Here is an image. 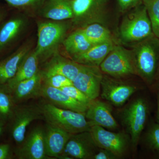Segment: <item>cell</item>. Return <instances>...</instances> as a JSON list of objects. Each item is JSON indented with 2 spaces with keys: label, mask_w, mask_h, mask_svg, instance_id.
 I'll list each match as a JSON object with an SVG mask.
<instances>
[{
  "label": "cell",
  "mask_w": 159,
  "mask_h": 159,
  "mask_svg": "<svg viewBox=\"0 0 159 159\" xmlns=\"http://www.w3.org/2000/svg\"><path fill=\"white\" fill-rule=\"evenodd\" d=\"M47 123L57 126L71 134L90 131L92 125L84 113L78 112L55 106L51 103L40 106Z\"/></svg>",
  "instance_id": "1"
},
{
  "label": "cell",
  "mask_w": 159,
  "mask_h": 159,
  "mask_svg": "<svg viewBox=\"0 0 159 159\" xmlns=\"http://www.w3.org/2000/svg\"><path fill=\"white\" fill-rule=\"evenodd\" d=\"M66 24L57 22H43L38 25V40L35 49L39 61L47 60L56 53L66 32Z\"/></svg>",
  "instance_id": "2"
},
{
  "label": "cell",
  "mask_w": 159,
  "mask_h": 159,
  "mask_svg": "<svg viewBox=\"0 0 159 159\" xmlns=\"http://www.w3.org/2000/svg\"><path fill=\"white\" fill-rule=\"evenodd\" d=\"M142 5L126 16L121 24L120 34L126 41H142L154 34L147 10Z\"/></svg>",
  "instance_id": "3"
},
{
  "label": "cell",
  "mask_w": 159,
  "mask_h": 159,
  "mask_svg": "<svg viewBox=\"0 0 159 159\" xmlns=\"http://www.w3.org/2000/svg\"><path fill=\"white\" fill-rule=\"evenodd\" d=\"M159 52V38L151 35L141 41L137 48L135 68L146 81H152L156 70Z\"/></svg>",
  "instance_id": "4"
},
{
  "label": "cell",
  "mask_w": 159,
  "mask_h": 159,
  "mask_svg": "<svg viewBox=\"0 0 159 159\" xmlns=\"http://www.w3.org/2000/svg\"><path fill=\"white\" fill-rule=\"evenodd\" d=\"M148 108L145 100L139 98L129 104L123 113V122L130 134L131 142L134 149L138 145L141 134L145 127Z\"/></svg>",
  "instance_id": "5"
},
{
  "label": "cell",
  "mask_w": 159,
  "mask_h": 159,
  "mask_svg": "<svg viewBox=\"0 0 159 159\" xmlns=\"http://www.w3.org/2000/svg\"><path fill=\"white\" fill-rule=\"evenodd\" d=\"M99 66L102 72L114 77H123L133 74L136 70L130 54L118 46H114Z\"/></svg>",
  "instance_id": "6"
},
{
  "label": "cell",
  "mask_w": 159,
  "mask_h": 159,
  "mask_svg": "<svg viewBox=\"0 0 159 159\" xmlns=\"http://www.w3.org/2000/svg\"><path fill=\"white\" fill-rule=\"evenodd\" d=\"M39 119H43L40 106L16 107L11 120V134L17 145L21 144L25 139L26 130L30 123Z\"/></svg>",
  "instance_id": "7"
},
{
  "label": "cell",
  "mask_w": 159,
  "mask_h": 159,
  "mask_svg": "<svg viewBox=\"0 0 159 159\" xmlns=\"http://www.w3.org/2000/svg\"><path fill=\"white\" fill-rule=\"evenodd\" d=\"M97 147L90 131L72 134L59 158L93 159Z\"/></svg>",
  "instance_id": "8"
},
{
  "label": "cell",
  "mask_w": 159,
  "mask_h": 159,
  "mask_svg": "<svg viewBox=\"0 0 159 159\" xmlns=\"http://www.w3.org/2000/svg\"><path fill=\"white\" fill-rule=\"evenodd\" d=\"M90 132L98 147L110 151L117 157L125 153L128 147V139L124 134L111 132L99 125H93Z\"/></svg>",
  "instance_id": "9"
},
{
  "label": "cell",
  "mask_w": 159,
  "mask_h": 159,
  "mask_svg": "<svg viewBox=\"0 0 159 159\" xmlns=\"http://www.w3.org/2000/svg\"><path fill=\"white\" fill-rule=\"evenodd\" d=\"M15 154L20 159H47L45 129L41 127L34 129L16 148Z\"/></svg>",
  "instance_id": "10"
},
{
  "label": "cell",
  "mask_w": 159,
  "mask_h": 159,
  "mask_svg": "<svg viewBox=\"0 0 159 159\" xmlns=\"http://www.w3.org/2000/svg\"><path fill=\"white\" fill-rule=\"evenodd\" d=\"M102 78L97 66L81 65L78 75L73 81V85L91 100H94L100 94Z\"/></svg>",
  "instance_id": "11"
},
{
  "label": "cell",
  "mask_w": 159,
  "mask_h": 159,
  "mask_svg": "<svg viewBox=\"0 0 159 159\" xmlns=\"http://www.w3.org/2000/svg\"><path fill=\"white\" fill-rule=\"evenodd\" d=\"M101 89L102 98L116 106L123 105L137 91L133 85L103 78Z\"/></svg>",
  "instance_id": "12"
},
{
  "label": "cell",
  "mask_w": 159,
  "mask_h": 159,
  "mask_svg": "<svg viewBox=\"0 0 159 159\" xmlns=\"http://www.w3.org/2000/svg\"><path fill=\"white\" fill-rule=\"evenodd\" d=\"M84 114L92 126L99 125L109 129H115L119 126L112 115L110 107L100 100H92Z\"/></svg>",
  "instance_id": "13"
},
{
  "label": "cell",
  "mask_w": 159,
  "mask_h": 159,
  "mask_svg": "<svg viewBox=\"0 0 159 159\" xmlns=\"http://www.w3.org/2000/svg\"><path fill=\"white\" fill-rule=\"evenodd\" d=\"M41 97L60 108L78 112L85 113L88 106L69 97L61 89L54 88L44 84L41 89Z\"/></svg>",
  "instance_id": "14"
},
{
  "label": "cell",
  "mask_w": 159,
  "mask_h": 159,
  "mask_svg": "<svg viewBox=\"0 0 159 159\" xmlns=\"http://www.w3.org/2000/svg\"><path fill=\"white\" fill-rule=\"evenodd\" d=\"M43 81V72L39 70L33 77L17 83L10 91L15 103L41 97Z\"/></svg>",
  "instance_id": "15"
},
{
  "label": "cell",
  "mask_w": 159,
  "mask_h": 159,
  "mask_svg": "<svg viewBox=\"0 0 159 159\" xmlns=\"http://www.w3.org/2000/svg\"><path fill=\"white\" fill-rule=\"evenodd\" d=\"M44 129L47 155L59 158L72 134L49 123Z\"/></svg>",
  "instance_id": "16"
},
{
  "label": "cell",
  "mask_w": 159,
  "mask_h": 159,
  "mask_svg": "<svg viewBox=\"0 0 159 159\" xmlns=\"http://www.w3.org/2000/svg\"><path fill=\"white\" fill-rule=\"evenodd\" d=\"M30 50V46L28 45L23 46L0 61V85L6 84L14 77L21 62Z\"/></svg>",
  "instance_id": "17"
},
{
  "label": "cell",
  "mask_w": 159,
  "mask_h": 159,
  "mask_svg": "<svg viewBox=\"0 0 159 159\" xmlns=\"http://www.w3.org/2000/svg\"><path fill=\"white\" fill-rule=\"evenodd\" d=\"M114 46L112 41L93 45L84 53L73 58L74 61L80 64L98 66Z\"/></svg>",
  "instance_id": "18"
},
{
  "label": "cell",
  "mask_w": 159,
  "mask_h": 159,
  "mask_svg": "<svg viewBox=\"0 0 159 159\" xmlns=\"http://www.w3.org/2000/svg\"><path fill=\"white\" fill-rule=\"evenodd\" d=\"M81 65L55 54L49 61L43 73L45 74H58L65 76L74 81L79 73Z\"/></svg>",
  "instance_id": "19"
},
{
  "label": "cell",
  "mask_w": 159,
  "mask_h": 159,
  "mask_svg": "<svg viewBox=\"0 0 159 159\" xmlns=\"http://www.w3.org/2000/svg\"><path fill=\"white\" fill-rule=\"evenodd\" d=\"M41 14L43 17L56 21L74 17L70 0H46Z\"/></svg>",
  "instance_id": "20"
},
{
  "label": "cell",
  "mask_w": 159,
  "mask_h": 159,
  "mask_svg": "<svg viewBox=\"0 0 159 159\" xmlns=\"http://www.w3.org/2000/svg\"><path fill=\"white\" fill-rule=\"evenodd\" d=\"M39 59L35 51H30L24 57L14 77L6 84L9 90L25 80L31 78L37 73Z\"/></svg>",
  "instance_id": "21"
},
{
  "label": "cell",
  "mask_w": 159,
  "mask_h": 159,
  "mask_svg": "<svg viewBox=\"0 0 159 159\" xmlns=\"http://www.w3.org/2000/svg\"><path fill=\"white\" fill-rule=\"evenodd\" d=\"M25 23L21 18H13L6 22L0 28V53L17 37Z\"/></svg>",
  "instance_id": "22"
},
{
  "label": "cell",
  "mask_w": 159,
  "mask_h": 159,
  "mask_svg": "<svg viewBox=\"0 0 159 159\" xmlns=\"http://www.w3.org/2000/svg\"><path fill=\"white\" fill-rule=\"evenodd\" d=\"M63 44L66 52L73 57L84 53L93 45L80 29L70 34L63 41Z\"/></svg>",
  "instance_id": "23"
},
{
  "label": "cell",
  "mask_w": 159,
  "mask_h": 159,
  "mask_svg": "<svg viewBox=\"0 0 159 159\" xmlns=\"http://www.w3.org/2000/svg\"><path fill=\"white\" fill-rule=\"evenodd\" d=\"M16 107L11 91L6 84L0 85V120L5 124L11 120Z\"/></svg>",
  "instance_id": "24"
},
{
  "label": "cell",
  "mask_w": 159,
  "mask_h": 159,
  "mask_svg": "<svg viewBox=\"0 0 159 159\" xmlns=\"http://www.w3.org/2000/svg\"><path fill=\"white\" fill-rule=\"evenodd\" d=\"M80 30L93 45L112 41L110 32L99 24H91Z\"/></svg>",
  "instance_id": "25"
},
{
  "label": "cell",
  "mask_w": 159,
  "mask_h": 159,
  "mask_svg": "<svg viewBox=\"0 0 159 159\" xmlns=\"http://www.w3.org/2000/svg\"><path fill=\"white\" fill-rule=\"evenodd\" d=\"M151 23L152 32L159 38V0H142Z\"/></svg>",
  "instance_id": "26"
},
{
  "label": "cell",
  "mask_w": 159,
  "mask_h": 159,
  "mask_svg": "<svg viewBox=\"0 0 159 159\" xmlns=\"http://www.w3.org/2000/svg\"><path fill=\"white\" fill-rule=\"evenodd\" d=\"M103 0H70L74 16L80 17L88 12L92 7Z\"/></svg>",
  "instance_id": "27"
},
{
  "label": "cell",
  "mask_w": 159,
  "mask_h": 159,
  "mask_svg": "<svg viewBox=\"0 0 159 159\" xmlns=\"http://www.w3.org/2000/svg\"><path fill=\"white\" fill-rule=\"evenodd\" d=\"M43 74L44 84L54 88L61 89L66 86L73 84L72 80L60 74H45L43 73Z\"/></svg>",
  "instance_id": "28"
},
{
  "label": "cell",
  "mask_w": 159,
  "mask_h": 159,
  "mask_svg": "<svg viewBox=\"0 0 159 159\" xmlns=\"http://www.w3.org/2000/svg\"><path fill=\"white\" fill-rule=\"evenodd\" d=\"M61 89L68 95L69 97L85 105L88 106L92 101L85 94L73 84L66 86Z\"/></svg>",
  "instance_id": "29"
},
{
  "label": "cell",
  "mask_w": 159,
  "mask_h": 159,
  "mask_svg": "<svg viewBox=\"0 0 159 159\" xmlns=\"http://www.w3.org/2000/svg\"><path fill=\"white\" fill-rule=\"evenodd\" d=\"M146 141L149 148L159 153V123L154 124L148 130Z\"/></svg>",
  "instance_id": "30"
},
{
  "label": "cell",
  "mask_w": 159,
  "mask_h": 159,
  "mask_svg": "<svg viewBox=\"0 0 159 159\" xmlns=\"http://www.w3.org/2000/svg\"><path fill=\"white\" fill-rule=\"evenodd\" d=\"M10 6L16 8L35 7L44 4L46 0H4Z\"/></svg>",
  "instance_id": "31"
},
{
  "label": "cell",
  "mask_w": 159,
  "mask_h": 159,
  "mask_svg": "<svg viewBox=\"0 0 159 159\" xmlns=\"http://www.w3.org/2000/svg\"><path fill=\"white\" fill-rule=\"evenodd\" d=\"M11 146L9 144L0 145V159H9L12 157Z\"/></svg>",
  "instance_id": "32"
},
{
  "label": "cell",
  "mask_w": 159,
  "mask_h": 159,
  "mask_svg": "<svg viewBox=\"0 0 159 159\" xmlns=\"http://www.w3.org/2000/svg\"><path fill=\"white\" fill-rule=\"evenodd\" d=\"M99 152L94 155L93 159H114L118 157L110 151L101 148Z\"/></svg>",
  "instance_id": "33"
},
{
  "label": "cell",
  "mask_w": 159,
  "mask_h": 159,
  "mask_svg": "<svg viewBox=\"0 0 159 159\" xmlns=\"http://www.w3.org/2000/svg\"><path fill=\"white\" fill-rule=\"evenodd\" d=\"M119 6L122 10H126L142 3V0H118Z\"/></svg>",
  "instance_id": "34"
},
{
  "label": "cell",
  "mask_w": 159,
  "mask_h": 159,
  "mask_svg": "<svg viewBox=\"0 0 159 159\" xmlns=\"http://www.w3.org/2000/svg\"><path fill=\"white\" fill-rule=\"evenodd\" d=\"M5 124L4 122L0 120V137L2 135V134L3 129H4V125Z\"/></svg>",
  "instance_id": "35"
},
{
  "label": "cell",
  "mask_w": 159,
  "mask_h": 159,
  "mask_svg": "<svg viewBox=\"0 0 159 159\" xmlns=\"http://www.w3.org/2000/svg\"><path fill=\"white\" fill-rule=\"evenodd\" d=\"M157 120L159 123V92L157 96Z\"/></svg>",
  "instance_id": "36"
},
{
  "label": "cell",
  "mask_w": 159,
  "mask_h": 159,
  "mask_svg": "<svg viewBox=\"0 0 159 159\" xmlns=\"http://www.w3.org/2000/svg\"><path fill=\"white\" fill-rule=\"evenodd\" d=\"M2 14L0 11V22H1V20H2Z\"/></svg>",
  "instance_id": "37"
}]
</instances>
